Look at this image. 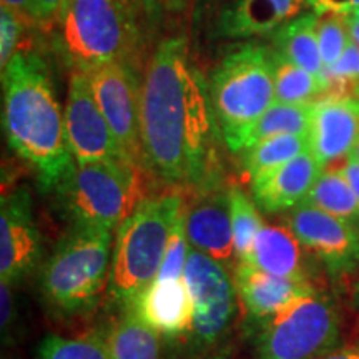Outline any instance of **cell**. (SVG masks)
<instances>
[{
    "instance_id": "b9f144b4",
    "label": "cell",
    "mask_w": 359,
    "mask_h": 359,
    "mask_svg": "<svg viewBox=\"0 0 359 359\" xmlns=\"http://www.w3.org/2000/svg\"><path fill=\"white\" fill-rule=\"evenodd\" d=\"M354 299H356V303L359 304V280L356 285H354Z\"/></svg>"
},
{
    "instance_id": "7c38bea8",
    "label": "cell",
    "mask_w": 359,
    "mask_h": 359,
    "mask_svg": "<svg viewBox=\"0 0 359 359\" xmlns=\"http://www.w3.org/2000/svg\"><path fill=\"white\" fill-rule=\"evenodd\" d=\"M288 226L333 275H344L359 264V231L354 224L302 203L291 210Z\"/></svg>"
},
{
    "instance_id": "ee69618b",
    "label": "cell",
    "mask_w": 359,
    "mask_h": 359,
    "mask_svg": "<svg viewBox=\"0 0 359 359\" xmlns=\"http://www.w3.org/2000/svg\"><path fill=\"white\" fill-rule=\"evenodd\" d=\"M356 98H359V92H358V95H356Z\"/></svg>"
},
{
    "instance_id": "e0dca14e",
    "label": "cell",
    "mask_w": 359,
    "mask_h": 359,
    "mask_svg": "<svg viewBox=\"0 0 359 359\" xmlns=\"http://www.w3.org/2000/svg\"><path fill=\"white\" fill-rule=\"evenodd\" d=\"M235 286L250 316L263 325L293 303L316 293L309 280L273 276L243 263L235 268Z\"/></svg>"
},
{
    "instance_id": "30bf717a",
    "label": "cell",
    "mask_w": 359,
    "mask_h": 359,
    "mask_svg": "<svg viewBox=\"0 0 359 359\" xmlns=\"http://www.w3.org/2000/svg\"><path fill=\"white\" fill-rule=\"evenodd\" d=\"M183 280L191 299L193 333L205 343H213L230 326L235 311V281L226 266L193 248Z\"/></svg>"
},
{
    "instance_id": "ffe728a7",
    "label": "cell",
    "mask_w": 359,
    "mask_h": 359,
    "mask_svg": "<svg viewBox=\"0 0 359 359\" xmlns=\"http://www.w3.org/2000/svg\"><path fill=\"white\" fill-rule=\"evenodd\" d=\"M302 246L290 226L264 224L257 235L253 248L238 263L273 276L308 280Z\"/></svg>"
},
{
    "instance_id": "d6986e66",
    "label": "cell",
    "mask_w": 359,
    "mask_h": 359,
    "mask_svg": "<svg viewBox=\"0 0 359 359\" xmlns=\"http://www.w3.org/2000/svg\"><path fill=\"white\" fill-rule=\"evenodd\" d=\"M306 7L309 0H231L219 13L217 34L236 40L273 35Z\"/></svg>"
},
{
    "instance_id": "4316f807",
    "label": "cell",
    "mask_w": 359,
    "mask_h": 359,
    "mask_svg": "<svg viewBox=\"0 0 359 359\" xmlns=\"http://www.w3.org/2000/svg\"><path fill=\"white\" fill-rule=\"evenodd\" d=\"M255 200H251L240 187H230V210L233 226L235 257L241 262L253 248L259 230L264 226Z\"/></svg>"
},
{
    "instance_id": "603a6c76",
    "label": "cell",
    "mask_w": 359,
    "mask_h": 359,
    "mask_svg": "<svg viewBox=\"0 0 359 359\" xmlns=\"http://www.w3.org/2000/svg\"><path fill=\"white\" fill-rule=\"evenodd\" d=\"M111 359H160L156 333L130 311L107 336Z\"/></svg>"
},
{
    "instance_id": "8d00e7d4",
    "label": "cell",
    "mask_w": 359,
    "mask_h": 359,
    "mask_svg": "<svg viewBox=\"0 0 359 359\" xmlns=\"http://www.w3.org/2000/svg\"><path fill=\"white\" fill-rule=\"evenodd\" d=\"M343 173L346 175L349 185H351L354 195H356V198L359 201V167H358L356 161L351 158V156H349V158L344 161Z\"/></svg>"
},
{
    "instance_id": "d6a6232c",
    "label": "cell",
    "mask_w": 359,
    "mask_h": 359,
    "mask_svg": "<svg viewBox=\"0 0 359 359\" xmlns=\"http://www.w3.org/2000/svg\"><path fill=\"white\" fill-rule=\"evenodd\" d=\"M2 7L15 13L25 27H48L37 0H2Z\"/></svg>"
},
{
    "instance_id": "e575fe53",
    "label": "cell",
    "mask_w": 359,
    "mask_h": 359,
    "mask_svg": "<svg viewBox=\"0 0 359 359\" xmlns=\"http://www.w3.org/2000/svg\"><path fill=\"white\" fill-rule=\"evenodd\" d=\"M37 4L43 13V19L47 22V25L57 24L65 0H37Z\"/></svg>"
},
{
    "instance_id": "4fadbf2b",
    "label": "cell",
    "mask_w": 359,
    "mask_h": 359,
    "mask_svg": "<svg viewBox=\"0 0 359 359\" xmlns=\"http://www.w3.org/2000/svg\"><path fill=\"white\" fill-rule=\"evenodd\" d=\"M42 241L32 201L24 188L4 195L0 205V280L15 285L37 266Z\"/></svg>"
},
{
    "instance_id": "3957f363",
    "label": "cell",
    "mask_w": 359,
    "mask_h": 359,
    "mask_svg": "<svg viewBox=\"0 0 359 359\" xmlns=\"http://www.w3.org/2000/svg\"><path fill=\"white\" fill-rule=\"evenodd\" d=\"M223 142L241 154L250 130L275 103V53L258 42L231 47L208 80Z\"/></svg>"
},
{
    "instance_id": "5b68a950",
    "label": "cell",
    "mask_w": 359,
    "mask_h": 359,
    "mask_svg": "<svg viewBox=\"0 0 359 359\" xmlns=\"http://www.w3.org/2000/svg\"><path fill=\"white\" fill-rule=\"evenodd\" d=\"M57 25L74 70L88 74L109 64L132 65L137 55L140 34L130 0H65Z\"/></svg>"
},
{
    "instance_id": "60d3db41",
    "label": "cell",
    "mask_w": 359,
    "mask_h": 359,
    "mask_svg": "<svg viewBox=\"0 0 359 359\" xmlns=\"http://www.w3.org/2000/svg\"><path fill=\"white\" fill-rule=\"evenodd\" d=\"M348 19H351V20H354V22H359V7H356L354 8V11L349 13V15H346Z\"/></svg>"
},
{
    "instance_id": "5bb4252c",
    "label": "cell",
    "mask_w": 359,
    "mask_h": 359,
    "mask_svg": "<svg viewBox=\"0 0 359 359\" xmlns=\"http://www.w3.org/2000/svg\"><path fill=\"white\" fill-rule=\"evenodd\" d=\"M359 140V98L327 95L313 103L309 151L323 170L346 161Z\"/></svg>"
},
{
    "instance_id": "8fae6325",
    "label": "cell",
    "mask_w": 359,
    "mask_h": 359,
    "mask_svg": "<svg viewBox=\"0 0 359 359\" xmlns=\"http://www.w3.org/2000/svg\"><path fill=\"white\" fill-rule=\"evenodd\" d=\"M64 118L67 143L75 161L127 160L98 107L85 72H72Z\"/></svg>"
},
{
    "instance_id": "f1b7e54d",
    "label": "cell",
    "mask_w": 359,
    "mask_h": 359,
    "mask_svg": "<svg viewBox=\"0 0 359 359\" xmlns=\"http://www.w3.org/2000/svg\"><path fill=\"white\" fill-rule=\"evenodd\" d=\"M318 42L325 69L333 67L351 42L348 17L334 12L318 13Z\"/></svg>"
},
{
    "instance_id": "74e56055",
    "label": "cell",
    "mask_w": 359,
    "mask_h": 359,
    "mask_svg": "<svg viewBox=\"0 0 359 359\" xmlns=\"http://www.w3.org/2000/svg\"><path fill=\"white\" fill-rule=\"evenodd\" d=\"M320 359H359V349H334Z\"/></svg>"
},
{
    "instance_id": "44dd1931",
    "label": "cell",
    "mask_w": 359,
    "mask_h": 359,
    "mask_svg": "<svg viewBox=\"0 0 359 359\" xmlns=\"http://www.w3.org/2000/svg\"><path fill=\"white\" fill-rule=\"evenodd\" d=\"M273 43L278 55L323 79L325 65L318 42V13L311 8L283 24L273 34Z\"/></svg>"
},
{
    "instance_id": "9c48e42d",
    "label": "cell",
    "mask_w": 359,
    "mask_h": 359,
    "mask_svg": "<svg viewBox=\"0 0 359 359\" xmlns=\"http://www.w3.org/2000/svg\"><path fill=\"white\" fill-rule=\"evenodd\" d=\"M87 75L98 107L127 160L145 170L140 110L142 79H138L137 70L127 64H109Z\"/></svg>"
},
{
    "instance_id": "484cf974",
    "label": "cell",
    "mask_w": 359,
    "mask_h": 359,
    "mask_svg": "<svg viewBox=\"0 0 359 359\" xmlns=\"http://www.w3.org/2000/svg\"><path fill=\"white\" fill-rule=\"evenodd\" d=\"M311 111L313 103L290 105V103L275 102L250 130L243 150L278 135H308Z\"/></svg>"
},
{
    "instance_id": "9a60e30c",
    "label": "cell",
    "mask_w": 359,
    "mask_h": 359,
    "mask_svg": "<svg viewBox=\"0 0 359 359\" xmlns=\"http://www.w3.org/2000/svg\"><path fill=\"white\" fill-rule=\"evenodd\" d=\"M187 236L193 250L208 255L223 266L235 259L230 210V188L213 185L200 190V196L187 208Z\"/></svg>"
},
{
    "instance_id": "4dcf8cb0",
    "label": "cell",
    "mask_w": 359,
    "mask_h": 359,
    "mask_svg": "<svg viewBox=\"0 0 359 359\" xmlns=\"http://www.w3.org/2000/svg\"><path fill=\"white\" fill-rule=\"evenodd\" d=\"M187 208L182 210L175 222L172 233H170L167 250H165L163 263L158 271L156 280L158 281H172V280H183L185 273L188 253H190V241L187 236Z\"/></svg>"
},
{
    "instance_id": "1f68e13d",
    "label": "cell",
    "mask_w": 359,
    "mask_h": 359,
    "mask_svg": "<svg viewBox=\"0 0 359 359\" xmlns=\"http://www.w3.org/2000/svg\"><path fill=\"white\" fill-rule=\"evenodd\" d=\"M25 24L7 7H0V69H6L15 55Z\"/></svg>"
},
{
    "instance_id": "7bdbcfd3",
    "label": "cell",
    "mask_w": 359,
    "mask_h": 359,
    "mask_svg": "<svg viewBox=\"0 0 359 359\" xmlns=\"http://www.w3.org/2000/svg\"><path fill=\"white\" fill-rule=\"evenodd\" d=\"M356 7H359V0H353V6H351V12L354 11V8H356ZM351 12H349V13H351ZM349 13H348V15H349Z\"/></svg>"
},
{
    "instance_id": "f546056e",
    "label": "cell",
    "mask_w": 359,
    "mask_h": 359,
    "mask_svg": "<svg viewBox=\"0 0 359 359\" xmlns=\"http://www.w3.org/2000/svg\"><path fill=\"white\" fill-rule=\"evenodd\" d=\"M323 82L326 85V95L353 97L359 92V47L349 42L343 55L333 67L323 72Z\"/></svg>"
},
{
    "instance_id": "d4e9b609",
    "label": "cell",
    "mask_w": 359,
    "mask_h": 359,
    "mask_svg": "<svg viewBox=\"0 0 359 359\" xmlns=\"http://www.w3.org/2000/svg\"><path fill=\"white\" fill-rule=\"evenodd\" d=\"M308 150V135H278L246 148L241 154L246 172L250 178H255L288 163Z\"/></svg>"
},
{
    "instance_id": "7402d4cb",
    "label": "cell",
    "mask_w": 359,
    "mask_h": 359,
    "mask_svg": "<svg viewBox=\"0 0 359 359\" xmlns=\"http://www.w3.org/2000/svg\"><path fill=\"white\" fill-rule=\"evenodd\" d=\"M303 203L316 206L354 226L359 224V201L343 173V167L323 170Z\"/></svg>"
},
{
    "instance_id": "f35d334b",
    "label": "cell",
    "mask_w": 359,
    "mask_h": 359,
    "mask_svg": "<svg viewBox=\"0 0 359 359\" xmlns=\"http://www.w3.org/2000/svg\"><path fill=\"white\" fill-rule=\"evenodd\" d=\"M348 27H349V35H351V40L359 47V22L348 19Z\"/></svg>"
},
{
    "instance_id": "cb8c5ba5",
    "label": "cell",
    "mask_w": 359,
    "mask_h": 359,
    "mask_svg": "<svg viewBox=\"0 0 359 359\" xmlns=\"http://www.w3.org/2000/svg\"><path fill=\"white\" fill-rule=\"evenodd\" d=\"M275 53V102L290 105L314 103L326 95V85L321 77L294 65Z\"/></svg>"
},
{
    "instance_id": "836d02e7",
    "label": "cell",
    "mask_w": 359,
    "mask_h": 359,
    "mask_svg": "<svg viewBox=\"0 0 359 359\" xmlns=\"http://www.w3.org/2000/svg\"><path fill=\"white\" fill-rule=\"evenodd\" d=\"M13 316H15V303H13L12 285L8 283H0V327H2V338L11 333L13 325Z\"/></svg>"
},
{
    "instance_id": "ba28073f",
    "label": "cell",
    "mask_w": 359,
    "mask_h": 359,
    "mask_svg": "<svg viewBox=\"0 0 359 359\" xmlns=\"http://www.w3.org/2000/svg\"><path fill=\"white\" fill-rule=\"evenodd\" d=\"M339 316L326 296L314 293L263 325L258 359H320L339 343Z\"/></svg>"
},
{
    "instance_id": "8992f818",
    "label": "cell",
    "mask_w": 359,
    "mask_h": 359,
    "mask_svg": "<svg viewBox=\"0 0 359 359\" xmlns=\"http://www.w3.org/2000/svg\"><path fill=\"white\" fill-rule=\"evenodd\" d=\"M140 170L128 160L72 161L55 188L74 226L118 230L143 200Z\"/></svg>"
},
{
    "instance_id": "6da1fadb",
    "label": "cell",
    "mask_w": 359,
    "mask_h": 359,
    "mask_svg": "<svg viewBox=\"0 0 359 359\" xmlns=\"http://www.w3.org/2000/svg\"><path fill=\"white\" fill-rule=\"evenodd\" d=\"M140 110L145 170L173 185H217L219 128L208 82L185 37L161 40L148 58Z\"/></svg>"
},
{
    "instance_id": "7a4b0ae2",
    "label": "cell",
    "mask_w": 359,
    "mask_h": 359,
    "mask_svg": "<svg viewBox=\"0 0 359 359\" xmlns=\"http://www.w3.org/2000/svg\"><path fill=\"white\" fill-rule=\"evenodd\" d=\"M4 130L43 190H55L72 165L64 110L39 53L19 50L2 70Z\"/></svg>"
},
{
    "instance_id": "2e32d148",
    "label": "cell",
    "mask_w": 359,
    "mask_h": 359,
    "mask_svg": "<svg viewBox=\"0 0 359 359\" xmlns=\"http://www.w3.org/2000/svg\"><path fill=\"white\" fill-rule=\"evenodd\" d=\"M321 172L311 151H304L288 163L251 178L255 203L266 213L293 210L306 200Z\"/></svg>"
},
{
    "instance_id": "277c9868",
    "label": "cell",
    "mask_w": 359,
    "mask_h": 359,
    "mask_svg": "<svg viewBox=\"0 0 359 359\" xmlns=\"http://www.w3.org/2000/svg\"><path fill=\"white\" fill-rule=\"evenodd\" d=\"M187 206L180 193L147 196L116 230L109 293L118 303H132L154 283L163 263L170 233Z\"/></svg>"
},
{
    "instance_id": "ab89813d",
    "label": "cell",
    "mask_w": 359,
    "mask_h": 359,
    "mask_svg": "<svg viewBox=\"0 0 359 359\" xmlns=\"http://www.w3.org/2000/svg\"><path fill=\"white\" fill-rule=\"evenodd\" d=\"M349 156H351V158H353L354 161H356V163H358V167H359V140H358L356 147H354V150L351 151V155H349Z\"/></svg>"
},
{
    "instance_id": "52a82bcc",
    "label": "cell",
    "mask_w": 359,
    "mask_h": 359,
    "mask_svg": "<svg viewBox=\"0 0 359 359\" xmlns=\"http://www.w3.org/2000/svg\"><path fill=\"white\" fill-rule=\"evenodd\" d=\"M111 233L74 226L58 243L40 275L42 294L57 311L79 314L95 306L110 278Z\"/></svg>"
},
{
    "instance_id": "ac0fdd59",
    "label": "cell",
    "mask_w": 359,
    "mask_h": 359,
    "mask_svg": "<svg viewBox=\"0 0 359 359\" xmlns=\"http://www.w3.org/2000/svg\"><path fill=\"white\" fill-rule=\"evenodd\" d=\"M128 309L156 334L180 336L193 330V308L185 280H155L135 296Z\"/></svg>"
},
{
    "instance_id": "d590c367",
    "label": "cell",
    "mask_w": 359,
    "mask_h": 359,
    "mask_svg": "<svg viewBox=\"0 0 359 359\" xmlns=\"http://www.w3.org/2000/svg\"><path fill=\"white\" fill-rule=\"evenodd\" d=\"M143 12H145L147 19L150 20V24L160 20V17L163 15L165 11V2H172V0H140Z\"/></svg>"
},
{
    "instance_id": "83f0119b",
    "label": "cell",
    "mask_w": 359,
    "mask_h": 359,
    "mask_svg": "<svg viewBox=\"0 0 359 359\" xmlns=\"http://www.w3.org/2000/svg\"><path fill=\"white\" fill-rule=\"evenodd\" d=\"M39 359H111L107 341L97 336H47L39 346Z\"/></svg>"
}]
</instances>
